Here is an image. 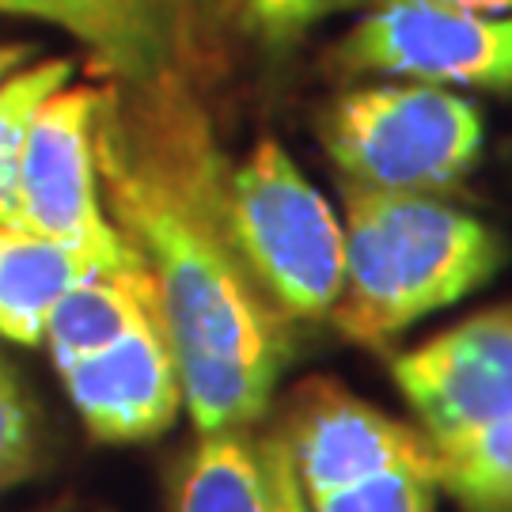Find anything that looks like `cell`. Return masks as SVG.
I'll return each instance as SVG.
<instances>
[{
  "label": "cell",
  "mask_w": 512,
  "mask_h": 512,
  "mask_svg": "<svg viewBox=\"0 0 512 512\" xmlns=\"http://www.w3.org/2000/svg\"><path fill=\"white\" fill-rule=\"evenodd\" d=\"M38 429L35 406L19 384L16 368L0 357V490L16 486L35 471Z\"/></svg>",
  "instance_id": "obj_17"
},
{
  "label": "cell",
  "mask_w": 512,
  "mask_h": 512,
  "mask_svg": "<svg viewBox=\"0 0 512 512\" xmlns=\"http://www.w3.org/2000/svg\"><path fill=\"white\" fill-rule=\"evenodd\" d=\"M437 467H399L304 501L296 512H437Z\"/></svg>",
  "instance_id": "obj_16"
},
{
  "label": "cell",
  "mask_w": 512,
  "mask_h": 512,
  "mask_svg": "<svg viewBox=\"0 0 512 512\" xmlns=\"http://www.w3.org/2000/svg\"><path fill=\"white\" fill-rule=\"evenodd\" d=\"M440 494L463 512H512V414L433 448Z\"/></svg>",
  "instance_id": "obj_14"
},
{
  "label": "cell",
  "mask_w": 512,
  "mask_h": 512,
  "mask_svg": "<svg viewBox=\"0 0 512 512\" xmlns=\"http://www.w3.org/2000/svg\"><path fill=\"white\" fill-rule=\"evenodd\" d=\"M95 167L114 228L160 293L198 433L255 425L293 357V323L239 255L232 164L183 76L156 88L103 84Z\"/></svg>",
  "instance_id": "obj_1"
},
{
  "label": "cell",
  "mask_w": 512,
  "mask_h": 512,
  "mask_svg": "<svg viewBox=\"0 0 512 512\" xmlns=\"http://www.w3.org/2000/svg\"><path fill=\"white\" fill-rule=\"evenodd\" d=\"M57 372L84 425L99 440H148L186 410L164 315Z\"/></svg>",
  "instance_id": "obj_10"
},
{
  "label": "cell",
  "mask_w": 512,
  "mask_h": 512,
  "mask_svg": "<svg viewBox=\"0 0 512 512\" xmlns=\"http://www.w3.org/2000/svg\"><path fill=\"white\" fill-rule=\"evenodd\" d=\"M319 141L342 183L437 198L475 171L482 118L433 84H380L334 99Z\"/></svg>",
  "instance_id": "obj_4"
},
{
  "label": "cell",
  "mask_w": 512,
  "mask_h": 512,
  "mask_svg": "<svg viewBox=\"0 0 512 512\" xmlns=\"http://www.w3.org/2000/svg\"><path fill=\"white\" fill-rule=\"evenodd\" d=\"M239 255L289 323H319L342 296L346 228L277 141H258L228 171Z\"/></svg>",
  "instance_id": "obj_3"
},
{
  "label": "cell",
  "mask_w": 512,
  "mask_h": 512,
  "mask_svg": "<svg viewBox=\"0 0 512 512\" xmlns=\"http://www.w3.org/2000/svg\"><path fill=\"white\" fill-rule=\"evenodd\" d=\"M103 88H57L31 118L12 194V224L92 255L107 270H141L145 262L114 228L95 167V114Z\"/></svg>",
  "instance_id": "obj_6"
},
{
  "label": "cell",
  "mask_w": 512,
  "mask_h": 512,
  "mask_svg": "<svg viewBox=\"0 0 512 512\" xmlns=\"http://www.w3.org/2000/svg\"><path fill=\"white\" fill-rule=\"evenodd\" d=\"M92 274L114 270L19 224H0V338L38 346L57 300Z\"/></svg>",
  "instance_id": "obj_11"
},
{
  "label": "cell",
  "mask_w": 512,
  "mask_h": 512,
  "mask_svg": "<svg viewBox=\"0 0 512 512\" xmlns=\"http://www.w3.org/2000/svg\"><path fill=\"white\" fill-rule=\"evenodd\" d=\"M160 293L152 274L118 270V274H92L76 281L69 293L57 300L46 319L42 342L54 353V365H73L80 357H92L99 349L114 346L148 319H160Z\"/></svg>",
  "instance_id": "obj_12"
},
{
  "label": "cell",
  "mask_w": 512,
  "mask_h": 512,
  "mask_svg": "<svg viewBox=\"0 0 512 512\" xmlns=\"http://www.w3.org/2000/svg\"><path fill=\"white\" fill-rule=\"evenodd\" d=\"M57 512H65V509H57Z\"/></svg>",
  "instance_id": "obj_21"
},
{
  "label": "cell",
  "mask_w": 512,
  "mask_h": 512,
  "mask_svg": "<svg viewBox=\"0 0 512 512\" xmlns=\"http://www.w3.org/2000/svg\"><path fill=\"white\" fill-rule=\"evenodd\" d=\"M175 512H285L255 425L202 433L183 463Z\"/></svg>",
  "instance_id": "obj_13"
},
{
  "label": "cell",
  "mask_w": 512,
  "mask_h": 512,
  "mask_svg": "<svg viewBox=\"0 0 512 512\" xmlns=\"http://www.w3.org/2000/svg\"><path fill=\"white\" fill-rule=\"evenodd\" d=\"M376 4H425V8H456V12H482V16H512V0H334L338 8H376Z\"/></svg>",
  "instance_id": "obj_19"
},
{
  "label": "cell",
  "mask_w": 512,
  "mask_h": 512,
  "mask_svg": "<svg viewBox=\"0 0 512 512\" xmlns=\"http://www.w3.org/2000/svg\"><path fill=\"white\" fill-rule=\"evenodd\" d=\"M346 281L330 308L334 330L380 349L418 319L486 285L505 262L490 224L429 194L342 183Z\"/></svg>",
  "instance_id": "obj_2"
},
{
  "label": "cell",
  "mask_w": 512,
  "mask_h": 512,
  "mask_svg": "<svg viewBox=\"0 0 512 512\" xmlns=\"http://www.w3.org/2000/svg\"><path fill=\"white\" fill-rule=\"evenodd\" d=\"M258 444L285 512L384 471L437 467L421 429L395 421L327 376L296 384L274 425L258 433Z\"/></svg>",
  "instance_id": "obj_5"
},
{
  "label": "cell",
  "mask_w": 512,
  "mask_h": 512,
  "mask_svg": "<svg viewBox=\"0 0 512 512\" xmlns=\"http://www.w3.org/2000/svg\"><path fill=\"white\" fill-rule=\"evenodd\" d=\"M391 376L433 448L512 414V304L399 353Z\"/></svg>",
  "instance_id": "obj_8"
},
{
  "label": "cell",
  "mask_w": 512,
  "mask_h": 512,
  "mask_svg": "<svg viewBox=\"0 0 512 512\" xmlns=\"http://www.w3.org/2000/svg\"><path fill=\"white\" fill-rule=\"evenodd\" d=\"M334 0H243V16L266 46H289L319 16H327Z\"/></svg>",
  "instance_id": "obj_18"
},
{
  "label": "cell",
  "mask_w": 512,
  "mask_h": 512,
  "mask_svg": "<svg viewBox=\"0 0 512 512\" xmlns=\"http://www.w3.org/2000/svg\"><path fill=\"white\" fill-rule=\"evenodd\" d=\"M27 57H31L27 46H0V84L12 73H19V69L27 65Z\"/></svg>",
  "instance_id": "obj_20"
},
{
  "label": "cell",
  "mask_w": 512,
  "mask_h": 512,
  "mask_svg": "<svg viewBox=\"0 0 512 512\" xmlns=\"http://www.w3.org/2000/svg\"><path fill=\"white\" fill-rule=\"evenodd\" d=\"M346 76H406L433 88L512 92V16L376 4L334 46Z\"/></svg>",
  "instance_id": "obj_7"
},
{
  "label": "cell",
  "mask_w": 512,
  "mask_h": 512,
  "mask_svg": "<svg viewBox=\"0 0 512 512\" xmlns=\"http://www.w3.org/2000/svg\"><path fill=\"white\" fill-rule=\"evenodd\" d=\"M0 16L65 31L118 88L183 76L190 50V0H0Z\"/></svg>",
  "instance_id": "obj_9"
},
{
  "label": "cell",
  "mask_w": 512,
  "mask_h": 512,
  "mask_svg": "<svg viewBox=\"0 0 512 512\" xmlns=\"http://www.w3.org/2000/svg\"><path fill=\"white\" fill-rule=\"evenodd\" d=\"M73 76L69 57H50L38 65H23L0 84V224H12V194H16V171L23 156V141L38 107L65 88Z\"/></svg>",
  "instance_id": "obj_15"
}]
</instances>
